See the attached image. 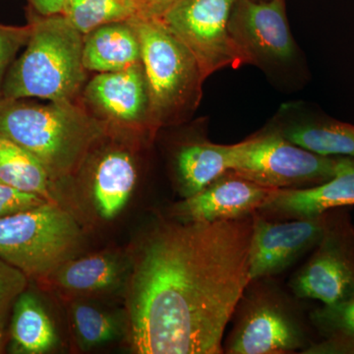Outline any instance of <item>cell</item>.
<instances>
[{
	"mask_svg": "<svg viewBox=\"0 0 354 354\" xmlns=\"http://www.w3.org/2000/svg\"><path fill=\"white\" fill-rule=\"evenodd\" d=\"M253 216L160 221L131 257L127 288L133 353L218 354L249 279Z\"/></svg>",
	"mask_w": 354,
	"mask_h": 354,
	"instance_id": "obj_1",
	"label": "cell"
},
{
	"mask_svg": "<svg viewBox=\"0 0 354 354\" xmlns=\"http://www.w3.org/2000/svg\"><path fill=\"white\" fill-rule=\"evenodd\" d=\"M104 130L72 102L39 104L0 97V136L36 156L51 181L73 174Z\"/></svg>",
	"mask_w": 354,
	"mask_h": 354,
	"instance_id": "obj_2",
	"label": "cell"
},
{
	"mask_svg": "<svg viewBox=\"0 0 354 354\" xmlns=\"http://www.w3.org/2000/svg\"><path fill=\"white\" fill-rule=\"evenodd\" d=\"M23 55L7 71L1 97L72 102L86 79L83 35L62 14L32 20Z\"/></svg>",
	"mask_w": 354,
	"mask_h": 354,
	"instance_id": "obj_3",
	"label": "cell"
},
{
	"mask_svg": "<svg viewBox=\"0 0 354 354\" xmlns=\"http://www.w3.org/2000/svg\"><path fill=\"white\" fill-rule=\"evenodd\" d=\"M141 48L149 95V122L183 120L197 108L205 77L192 53L158 18L129 20Z\"/></svg>",
	"mask_w": 354,
	"mask_h": 354,
	"instance_id": "obj_4",
	"label": "cell"
},
{
	"mask_svg": "<svg viewBox=\"0 0 354 354\" xmlns=\"http://www.w3.org/2000/svg\"><path fill=\"white\" fill-rule=\"evenodd\" d=\"M81 242L75 218L55 201L0 218V259L29 279H48L75 258Z\"/></svg>",
	"mask_w": 354,
	"mask_h": 354,
	"instance_id": "obj_5",
	"label": "cell"
},
{
	"mask_svg": "<svg viewBox=\"0 0 354 354\" xmlns=\"http://www.w3.org/2000/svg\"><path fill=\"white\" fill-rule=\"evenodd\" d=\"M234 316L236 321L225 346L227 353H304L313 344L290 300L265 279L248 283Z\"/></svg>",
	"mask_w": 354,
	"mask_h": 354,
	"instance_id": "obj_6",
	"label": "cell"
},
{
	"mask_svg": "<svg viewBox=\"0 0 354 354\" xmlns=\"http://www.w3.org/2000/svg\"><path fill=\"white\" fill-rule=\"evenodd\" d=\"M348 158L310 152L274 130L232 145L230 169L266 187L304 189L329 181Z\"/></svg>",
	"mask_w": 354,
	"mask_h": 354,
	"instance_id": "obj_7",
	"label": "cell"
},
{
	"mask_svg": "<svg viewBox=\"0 0 354 354\" xmlns=\"http://www.w3.org/2000/svg\"><path fill=\"white\" fill-rule=\"evenodd\" d=\"M236 0H177L158 19L192 53L203 74L253 64L228 31Z\"/></svg>",
	"mask_w": 354,
	"mask_h": 354,
	"instance_id": "obj_8",
	"label": "cell"
},
{
	"mask_svg": "<svg viewBox=\"0 0 354 354\" xmlns=\"http://www.w3.org/2000/svg\"><path fill=\"white\" fill-rule=\"evenodd\" d=\"M290 288L299 298L333 304L354 295V230L330 215L315 252L295 274Z\"/></svg>",
	"mask_w": 354,
	"mask_h": 354,
	"instance_id": "obj_9",
	"label": "cell"
},
{
	"mask_svg": "<svg viewBox=\"0 0 354 354\" xmlns=\"http://www.w3.org/2000/svg\"><path fill=\"white\" fill-rule=\"evenodd\" d=\"M249 279L271 278L285 271L307 251L316 248L325 234L330 212L315 218L272 221L253 213Z\"/></svg>",
	"mask_w": 354,
	"mask_h": 354,
	"instance_id": "obj_10",
	"label": "cell"
},
{
	"mask_svg": "<svg viewBox=\"0 0 354 354\" xmlns=\"http://www.w3.org/2000/svg\"><path fill=\"white\" fill-rule=\"evenodd\" d=\"M228 31L253 64L258 60L286 62L295 53L285 0H236Z\"/></svg>",
	"mask_w": 354,
	"mask_h": 354,
	"instance_id": "obj_11",
	"label": "cell"
},
{
	"mask_svg": "<svg viewBox=\"0 0 354 354\" xmlns=\"http://www.w3.org/2000/svg\"><path fill=\"white\" fill-rule=\"evenodd\" d=\"M274 190L230 169L200 192L174 204L171 218L186 223L245 218L257 212Z\"/></svg>",
	"mask_w": 354,
	"mask_h": 354,
	"instance_id": "obj_12",
	"label": "cell"
},
{
	"mask_svg": "<svg viewBox=\"0 0 354 354\" xmlns=\"http://www.w3.org/2000/svg\"><path fill=\"white\" fill-rule=\"evenodd\" d=\"M354 205V158L327 183L304 189H277L258 209L272 221L315 218L330 209Z\"/></svg>",
	"mask_w": 354,
	"mask_h": 354,
	"instance_id": "obj_13",
	"label": "cell"
},
{
	"mask_svg": "<svg viewBox=\"0 0 354 354\" xmlns=\"http://www.w3.org/2000/svg\"><path fill=\"white\" fill-rule=\"evenodd\" d=\"M88 102L109 118L137 124L149 121V95L142 62L118 71L100 73L88 84Z\"/></svg>",
	"mask_w": 354,
	"mask_h": 354,
	"instance_id": "obj_14",
	"label": "cell"
},
{
	"mask_svg": "<svg viewBox=\"0 0 354 354\" xmlns=\"http://www.w3.org/2000/svg\"><path fill=\"white\" fill-rule=\"evenodd\" d=\"M131 268V257L106 251L67 261L48 281L69 295H102L127 288Z\"/></svg>",
	"mask_w": 354,
	"mask_h": 354,
	"instance_id": "obj_15",
	"label": "cell"
},
{
	"mask_svg": "<svg viewBox=\"0 0 354 354\" xmlns=\"http://www.w3.org/2000/svg\"><path fill=\"white\" fill-rule=\"evenodd\" d=\"M141 62L136 30L129 20L101 26L83 36V64L86 70L118 71Z\"/></svg>",
	"mask_w": 354,
	"mask_h": 354,
	"instance_id": "obj_16",
	"label": "cell"
},
{
	"mask_svg": "<svg viewBox=\"0 0 354 354\" xmlns=\"http://www.w3.org/2000/svg\"><path fill=\"white\" fill-rule=\"evenodd\" d=\"M137 180L132 158L123 151H113L100 160L95 169L93 195L97 213L113 220L127 206Z\"/></svg>",
	"mask_w": 354,
	"mask_h": 354,
	"instance_id": "obj_17",
	"label": "cell"
},
{
	"mask_svg": "<svg viewBox=\"0 0 354 354\" xmlns=\"http://www.w3.org/2000/svg\"><path fill=\"white\" fill-rule=\"evenodd\" d=\"M232 145L195 142L183 146L176 155L179 192L183 198L204 189L230 169Z\"/></svg>",
	"mask_w": 354,
	"mask_h": 354,
	"instance_id": "obj_18",
	"label": "cell"
},
{
	"mask_svg": "<svg viewBox=\"0 0 354 354\" xmlns=\"http://www.w3.org/2000/svg\"><path fill=\"white\" fill-rule=\"evenodd\" d=\"M10 335L14 353H46L57 342L50 316L39 298L28 291H24L13 305Z\"/></svg>",
	"mask_w": 354,
	"mask_h": 354,
	"instance_id": "obj_19",
	"label": "cell"
},
{
	"mask_svg": "<svg viewBox=\"0 0 354 354\" xmlns=\"http://www.w3.org/2000/svg\"><path fill=\"white\" fill-rule=\"evenodd\" d=\"M277 131L291 143L310 152L329 157L354 158V125L349 123L320 118Z\"/></svg>",
	"mask_w": 354,
	"mask_h": 354,
	"instance_id": "obj_20",
	"label": "cell"
},
{
	"mask_svg": "<svg viewBox=\"0 0 354 354\" xmlns=\"http://www.w3.org/2000/svg\"><path fill=\"white\" fill-rule=\"evenodd\" d=\"M322 341L313 342L304 353L354 354V295L333 304H323L310 314Z\"/></svg>",
	"mask_w": 354,
	"mask_h": 354,
	"instance_id": "obj_21",
	"label": "cell"
},
{
	"mask_svg": "<svg viewBox=\"0 0 354 354\" xmlns=\"http://www.w3.org/2000/svg\"><path fill=\"white\" fill-rule=\"evenodd\" d=\"M50 183V174L36 156L0 136V183L55 201Z\"/></svg>",
	"mask_w": 354,
	"mask_h": 354,
	"instance_id": "obj_22",
	"label": "cell"
},
{
	"mask_svg": "<svg viewBox=\"0 0 354 354\" xmlns=\"http://www.w3.org/2000/svg\"><path fill=\"white\" fill-rule=\"evenodd\" d=\"M60 14L84 36L101 26L136 17L137 4L136 0H64Z\"/></svg>",
	"mask_w": 354,
	"mask_h": 354,
	"instance_id": "obj_23",
	"label": "cell"
},
{
	"mask_svg": "<svg viewBox=\"0 0 354 354\" xmlns=\"http://www.w3.org/2000/svg\"><path fill=\"white\" fill-rule=\"evenodd\" d=\"M71 316L77 341L83 349L116 341L124 330L122 321L115 314L86 302H74Z\"/></svg>",
	"mask_w": 354,
	"mask_h": 354,
	"instance_id": "obj_24",
	"label": "cell"
},
{
	"mask_svg": "<svg viewBox=\"0 0 354 354\" xmlns=\"http://www.w3.org/2000/svg\"><path fill=\"white\" fill-rule=\"evenodd\" d=\"M27 276L6 261L0 259V328L3 329L7 315L17 298L26 290Z\"/></svg>",
	"mask_w": 354,
	"mask_h": 354,
	"instance_id": "obj_25",
	"label": "cell"
},
{
	"mask_svg": "<svg viewBox=\"0 0 354 354\" xmlns=\"http://www.w3.org/2000/svg\"><path fill=\"white\" fill-rule=\"evenodd\" d=\"M31 30V24L25 27L0 24V97L7 68L12 64L18 50L27 44Z\"/></svg>",
	"mask_w": 354,
	"mask_h": 354,
	"instance_id": "obj_26",
	"label": "cell"
},
{
	"mask_svg": "<svg viewBox=\"0 0 354 354\" xmlns=\"http://www.w3.org/2000/svg\"><path fill=\"white\" fill-rule=\"evenodd\" d=\"M46 202L48 200L46 198L23 192L0 183V218L26 209L36 208Z\"/></svg>",
	"mask_w": 354,
	"mask_h": 354,
	"instance_id": "obj_27",
	"label": "cell"
},
{
	"mask_svg": "<svg viewBox=\"0 0 354 354\" xmlns=\"http://www.w3.org/2000/svg\"><path fill=\"white\" fill-rule=\"evenodd\" d=\"M177 0H136L137 18L155 19Z\"/></svg>",
	"mask_w": 354,
	"mask_h": 354,
	"instance_id": "obj_28",
	"label": "cell"
},
{
	"mask_svg": "<svg viewBox=\"0 0 354 354\" xmlns=\"http://www.w3.org/2000/svg\"><path fill=\"white\" fill-rule=\"evenodd\" d=\"M31 2L41 15L48 16L62 12L64 0H31Z\"/></svg>",
	"mask_w": 354,
	"mask_h": 354,
	"instance_id": "obj_29",
	"label": "cell"
},
{
	"mask_svg": "<svg viewBox=\"0 0 354 354\" xmlns=\"http://www.w3.org/2000/svg\"><path fill=\"white\" fill-rule=\"evenodd\" d=\"M2 330L1 328H0V349H1L2 346V337H3V335H2Z\"/></svg>",
	"mask_w": 354,
	"mask_h": 354,
	"instance_id": "obj_30",
	"label": "cell"
}]
</instances>
